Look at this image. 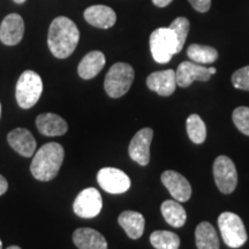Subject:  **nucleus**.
I'll use <instances>...</instances> for the list:
<instances>
[{
    "mask_svg": "<svg viewBox=\"0 0 249 249\" xmlns=\"http://www.w3.org/2000/svg\"><path fill=\"white\" fill-rule=\"evenodd\" d=\"M80 40L76 24L66 17H58L52 21L48 34V45L55 58L65 59L75 51Z\"/></svg>",
    "mask_w": 249,
    "mask_h": 249,
    "instance_id": "f257e3e1",
    "label": "nucleus"
},
{
    "mask_svg": "<svg viewBox=\"0 0 249 249\" xmlns=\"http://www.w3.org/2000/svg\"><path fill=\"white\" fill-rule=\"evenodd\" d=\"M64 157L65 151L61 144L57 142L46 143L36 152L31 161V174L39 181L54 179L60 170Z\"/></svg>",
    "mask_w": 249,
    "mask_h": 249,
    "instance_id": "f03ea898",
    "label": "nucleus"
},
{
    "mask_svg": "<svg viewBox=\"0 0 249 249\" xmlns=\"http://www.w3.org/2000/svg\"><path fill=\"white\" fill-rule=\"evenodd\" d=\"M135 71L124 62H117L107 71L104 81L105 91L111 98H120L128 92L133 85Z\"/></svg>",
    "mask_w": 249,
    "mask_h": 249,
    "instance_id": "7ed1b4c3",
    "label": "nucleus"
},
{
    "mask_svg": "<svg viewBox=\"0 0 249 249\" xmlns=\"http://www.w3.org/2000/svg\"><path fill=\"white\" fill-rule=\"evenodd\" d=\"M43 92V81L36 71H26L21 74L17 83L18 104L22 108H30L39 101Z\"/></svg>",
    "mask_w": 249,
    "mask_h": 249,
    "instance_id": "20e7f679",
    "label": "nucleus"
},
{
    "mask_svg": "<svg viewBox=\"0 0 249 249\" xmlns=\"http://www.w3.org/2000/svg\"><path fill=\"white\" fill-rule=\"evenodd\" d=\"M150 51L158 64H167L178 52V42L171 28H158L150 36Z\"/></svg>",
    "mask_w": 249,
    "mask_h": 249,
    "instance_id": "39448f33",
    "label": "nucleus"
},
{
    "mask_svg": "<svg viewBox=\"0 0 249 249\" xmlns=\"http://www.w3.org/2000/svg\"><path fill=\"white\" fill-rule=\"evenodd\" d=\"M222 238L225 244L231 248H240L247 241L248 235L245 224L238 214L233 213H223L218 217Z\"/></svg>",
    "mask_w": 249,
    "mask_h": 249,
    "instance_id": "423d86ee",
    "label": "nucleus"
},
{
    "mask_svg": "<svg viewBox=\"0 0 249 249\" xmlns=\"http://www.w3.org/2000/svg\"><path fill=\"white\" fill-rule=\"evenodd\" d=\"M214 182L223 194H231L238 185V173L233 160L227 156H218L213 163Z\"/></svg>",
    "mask_w": 249,
    "mask_h": 249,
    "instance_id": "0eeeda50",
    "label": "nucleus"
},
{
    "mask_svg": "<svg viewBox=\"0 0 249 249\" xmlns=\"http://www.w3.org/2000/svg\"><path fill=\"white\" fill-rule=\"evenodd\" d=\"M103 208L102 195L96 188H86L76 196L73 203L75 214L82 218H93L98 216Z\"/></svg>",
    "mask_w": 249,
    "mask_h": 249,
    "instance_id": "6e6552de",
    "label": "nucleus"
},
{
    "mask_svg": "<svg viewBox=\"0 0 249 249\" xmlns=\"http://www.w3.org/2000/svg\"><path fill=\"white\" fill-rule=\"evenodd\" d=\"M97 182L110 194H124L129 189L130 179L124 171L116 167H104L97 173Z\"/></svg>",
    "mask_w": 249,
    "mask_h": 249,
    "instance_id": "1a4fd4ad",
    "label": "nucleus"
},
{
    "mask_svg": "<svg viewBox=\"0 0 249 249\" xmlns=\"http://www.w3.org/2000/svg\"><path fill=\"white\" fill-rule=\"evenodd\" d=\"M154 130L151 128H142L134 135L129 143L128 152L130 158L141 166H147L150 161V145Z\"/></svg>",
    "mask_w": 249,
    "mask_h": 249,
    "instance_id": "9d476101",
    "label": "nucleus"
},
{
    "mask_svg": "<svg viewBox=\"0 0 249 249\" xmlns=\"http://www.w3.org/2000/svg\"><path fill=\"white\" fill-rule=\"evenodd\" d=\"M161 182L176 201L187 202L192 196V186L182 174L167 170L161 174Z\"/></svg>",
    "mask_w": 249,
    "mask_h": 249,
    "instance_id": "9b49d317",
    "label": "nucleus"
},
{
    "mask_svg": "<svg viewBox=\"0 0 249 249\" xmlns=\"http://www.w3.org/2000/svg\"><path fill=\"white\" fill-rule=\"evenodd\" d=\"M211 76L213 75L209 73V68L193 61L181 62L176 71L177 86L181 87V88H187L194 81L207 82L210 80Z\"/></svg>",
    "mask_w": 249,
    "mask_h": 249,
    "instance_id": "f8f14e48",
    "label": "nucleus"
},
{
    "mask_svg": "<svg viewBox=\"0 0 249 249\" xmlns=\"http://www.w3.org/2000/svg\"><path fill=\"white\" fill-rule=\"evenodd\" d=\"M24 35V22L21 15L12 13L2 20L0 26V40L2 44L13 46L21 42Z\"/></svg>",
    "mask_w": 249,
    "mask_h": 249,
    "instance_id": "ddd939ff",
    "label": "nucleus"
},
{
    "mask_svg": "<svg viewBox=\"0 0 249 249\" xmlns=\"http://www.w3.org/2000/svg\"><path fill=\"white\" fill-rule=\"evenodd\" d=\"M148 88L157 92L160 96H171L176 91L177 80L176 71L173 70H166L151 73L147 79Z\"/></svg>",
    "mask_w": 249,
    "mask_h": 249,
    "instance_id": "4468645a",
    "label": "nucleus"
},
{
    "mask_svg": "<svg viewBox=\"0 0 249 249\" xmlns=\"http://www.w3.org/2000/svg\"><path fill=\"white\" fill-rule=\"evenodd\" d=\"M86 21L101 29H108L117 22V14L111 7L104 5L90 6L85 11Z\"/></svg>",
    "mask_w": 249,
    "mask_h": 249,
    "instance_id": "2eb2a0df",
    "label": "nucleus"
},
{
    "mask_svg": "<svg viewBox=\"0 0 249 249\" xmlns=\"http://www.w3.org/2000/svg\"><path fill=\"white\" fill-rule=\"evenodd\" d=\"M7 141L18 154L29 158L35 154L36 140L28 129L17 128L8 134Z\"/></svg>",
    "mask_w": 249,
    "mask_h": 249,
    "instance_id": "dca6fc26",
    "label": "nucleus"
},
{
    "mask_svg": "<svg viewBox=\"0 0 249 249\" xmlns=\"http://www.w3.org/2000/svg\"><path fill=\"white\" fill-rule=\"evenodd\" d=\"M73 241L79 249H107V241L104 235L88 227L77 229L73 234Z\"/></svg>",
    "mask_w": 249,
    "mask_h": 249,
    "instance_id": "f3484780",
    "label": "nucleus"
},
{
    "mask_svg": "<svg viewBox=\"0 0 249 249\" xmlns=\"http://www.w3.org/2000/svg\"><path fill=\"white\" fill-rule=\"evenodd\" d=\"M118 223L123 227L126 234L133 240L140 239L143 235L145 227V219L142 213L136 211H124L118 217Z\"/></svg>",
    "mask_w": 249,
    "mask_h": 249,
    "instance_id": "a211bd4d",
    "label": "nucleus"
},
{
    "mask_svg": "<svg viewBox=\"0 0 249 249\" xmlns=\"http://www.w3.org/2000/svg\"><path fill=\"white\" fill-rule=\"evenodd\" d=\"M37 128L45 136H60L67 132V123L54 113L39 114L36 119Z\"/></svg>",
    "mask_w": 249,
    "mask_h": 249,
    "instance_id": "6ab92c4d",
    "label": "nucleus"
},
{
    "mask_svg": "<svg viewBox=\"0 0 249 249\" xmlns=\"http://www.w3.org/2000/svg\"><path fill=\"white\" fill-rule=\"evenodd\" d=\"M105 55L101 51H91L85 55L77 68L79 75L85 80L93 79L105 66Z\"/></svg>",
    "mask_w": 249,
    "mask_h": 249,
    "instance_id": "aec40b11",
    "label": "nucleus"
},
{
    "mask_svg": "<svg viewBox=\"0 0 249 249\" xmlns=\"http://www.w3.org/2000/svg\"><path fill=\"white\" fill-rule=\"evenodd\" d=\"M197 249H219V238L214 227L208 222H202L195 230Z\"/></svg>",
    "mask_w": 249,
    "mask_h": 249,
    "instance_id": "412c9836",
    "label": "nucleus"
},
{
    "mask_svg": "<svg viewBox=\"0 0 249 249\" xmlns=\"http://www.w3.org/2000/svg\"><path fill=\"white\" fill-rule=\"evenodd\" d=\"M161 214L167 224L173 227H181L187 220V213L183 207L176 200H166L161 203Z\"/></svg>",
    "mask_w": 249,
    "mask_h": 249,
    "instance_id": "4be33fe9",
    "label": "nucleus"
},
{
    "mask_svg": "<svg viewBox=\"0 0 249 249\" xmlns=\"http://www.w3.org/2000/svg\"><path fill=\"white\" fill-rule=\"evenodd\" d=\"M187 55L193 62L200 65L213 64L218 59V52L216 49L207 45L192 44L187 49Z\"/></svg>",
    "mask_w": 249,
    "mask_h": 249,
    "instance_id": "5701e85b",
    "label": "nucleus"
},
{
    "mask_svg": "<svg viewBox=\"0 0 249 249\" xmlns=\"http://www.w3.org/2000/svg\"><path fill=\"white\" fill-rule=\"evenodd\" d=\"M186 128L188 138L195 144H201L207 139V127H205L204 121L198 114H191L187 118Z\"/></svg>",
    "mask_w": 249,
    "mask_h": 249,
    "instance_id": "b1692460",
    "label": "nucleus"
},
{
    "mask_svg": "<svg viewBox=\"0 0 249 249\" xmlns=\"http://www.w3.org/2000/svg\"><path fill=\"white\" fill-rule=\"evenodd\" d=\"M150 244L156 249H179L180 238L170 231H155L150 235Z\"/></svg>",
    "mask_w": 249,
    "mask_h": 249,
    "instance_id": "393cba45",
    "label": "nucleus"
},
{
    "mask_svg": "<svg viewBox=\"0 0 249 249\" xmlns=\"http://www.w3.org/2000/svg\"><path fill=\"white\" fill-rule=\"evenodd\" d=\"M170 28L173 30L174 35H176L177 42H178V52H180L183 46H185L187 36H188L189 33V28H191V23H189V21L186 18H177L171 23Z\"/></svg>",
    "mask_w": 249,
    "mask_h": 249,
    "instance_id": "a878e982",
    "label": "nucleus"
},
{
    "mask_svg": "<svg viewBox=\"0 0 249 249\" xmlns=\"http://www.w3.org/2000/svg\"><path fill=\"white\" fill-rule=\"evenodd\" d=\"M233 123L242 134L249 136V107H236L232 114Z\"/></svg>",
    "mask_w": 249,
    "mask_h": 249,
    "instance_id": "bb28decb",
    "label": "nucleus"
},
{
    "mask_svg": "<svg viewBox=\"0 0 249 249\" xmlns=\"http://www.w3.org/2000/svg\"><path fill=\"white\" fill-rule=\"evenodd\" d=\"M232 83L236 89L249 91V66L234 71L232 75Z\"/></svg>",
    "mask_w": 249,
    "mask_h": 249,
    "instance_id": "cd10ccee",
    "label": "nucleus"
},
{
    "mask_svg": "<svg viewBox=\"0 0 249 249\" xmlns=\"http://www.w3.org/2000/svg\"><path fill=\"white\" fill-rule=\"evenodd\" d=\"M193 6V8L196 9L200 13H205L210 9L211 0H188Z\"/></svg>",
    "mask_w": 249,
    "mask_h": 249,
    "instance_id": "c85d7f7f",
    "label": "nucleus"
},
{
    "mask_svg": "<svg viewBox=\"0 0 249 249\" xmlns=\"http://www.w3.org/2000/svg\"><path fill=\"white\" fill-rule=\"evenodd\" d=\"M8 189V182L4 177L0 174V195H4Z\"/></svg>",
    "mask_w": 249,
    "mask_h": 249,
    "instance_id": "c756f323",
    "label": "nucleus"
},
{
    "mask_svg": "<svg viewBox=\"0 0 249 249\" xmlns=\"http://www.w3.org/2000/svg\"><path fill=\"white\" fill-rule=\"evenodd\" d=\"M172 1L173 0H152L154 5L157 6V7H160V8L166 7V6L170 5Z\"/></svg>",
    "mask_w": 249,
    "mask_h": 249,
    "instance_id": "7c9ffc66",
    "label": "nucleus"
},
{
    "mask_svg": "<svg viewBox=\"0 0 249 249\" xmlns=\"http://www.w3.org/2000/svg\"><path fill=\"white\" fill-rule=\"evenodd\" d=\"M208 68H209V73L211 74V75H213V74L217 71L216 68H213V67H208Z\"/></svg>",
    "mask_w": 249,
    "mask_h": 249,
    "instance_id": "2f4dec72",
    "label": "nucleus"
},
{
    "mask_svg": "<svg viewBox=\"0 0 249 249\" xmlns=\"http://www.w3.org/2000/svg\"><path fill=\"white\" fill-rule=\"evenodd\" d=\"M15 2H17V4H23L24 1H26V0H14Z\"/></svg>",
    "mask_w": 249,
    "mask_h": 249,
    "instance_id": "473e14b6",
    "label": "nucleus"
},
{
    "mask_svg": "<svg viewBox=\"0 0 249 249\" xmlns=\"http://www.w3.org/2000/svg\"><path fill=\"white\" fill-rule=\"evenodd\" d=\"M7 249H21V248L18 247V246H11V247H8Z\"/></svg>",
    "mask_w": 249,
    "mask_h": 249,
    "instance_id": "72a5a7b5",
    "label": "nucleus"
},
{
    "mask_svg": "<svg viewBox=\"0 0 249 249\" xmlns=\"http://www.w3.org/2000/svg\"><path fill=\"white\" fill-rule=\"evenodd\" d=\"M0 249H2V242L0 240Z\"/></svg>",
    "mask_w": 249,
    "mask_h": 249,
    "instance_id": "f704fd0d",
    "label": "nucleus"
},
{
    "mask_svg": "<svg viewBox=\"0 0 249 249\" xmlns=\"http://www.w3.org/2000/svg\"><path fill=\"white\" fill-rule=\"evenodd\" d=\"M0 117H1V104H0Z\"/></svg>",
    "mask_w": 249,
    "mask_h": 249,
    "instance_id": "c9c22d12",
    "label": "nucleus"
}]
</instances>
